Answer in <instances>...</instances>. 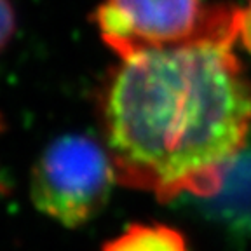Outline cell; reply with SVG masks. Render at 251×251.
<instances>
[{"label":"cell","instance_id":"cell-1","mask_svg":"<svg viewBox=\"0 0 251 251\" xmlns=\"http://www.w3.org/2000/svg\"><path fill=\"white\" fill-rule=\"evenodd\" d=\"M237 37L239 9L218 5L187 42L121 59L101 98L119 183L164 202L218 190L251 127V86L232 51Z\"/></svg>","mask_w":251,"mask_h":251},{"label":"cell","instance_id":"cell-7","mask_svg":"<svg viewBox=\"0 0 251 251\" xmlns=\"http://www.w3.org/2000/svg\"><path fill=\"white\" fill-rule=\"evenodd\" d=\"M239 39L244 49L251 54V0L244 9H239Z\"/></svg>","mask_w":251,"mask_h":251},{"label":"cell","instance_id":"cell-4","mask_svg":"<svg viewBox=\"0 0 251 251\" xmlns=\"http://www.w3.org/2000/svg\"><path fill=\"white\" fill-rule=\"evenodd\" d=\"M204 208L213 218L239 230H251V149H241L224 168L220 187L206 197Z\"/></svg>","mask_w":251,"mask_h":251},{"label":"cell","instance_id":"cell-3","mask_svg":"<svg viewBox=\"0 0 251 251\" xmlns=\"http://www.w3.org/2000/svg\"><path fill=\"white\" fill-rule=\"evenodd\" d=\"M209 7L201 0H105L96 11L101 39L122 58L187 42Z\"/></svg>","mask_w":251,"mask_h":251},{"label":"cell","instance_id":"cell-2","mask_svg":"<svg viewBox=\"0 0 251 251\" xmlns=\"http://www.w3.org/2000/svg\"><path fill=\"white\" fill-rule=\"evenodd\" d=\"M117 173L105 143L86 134H65L47 145L30 176V196L42 215L78 227L108 202Z\"/></svg>","mask_w":251,"mask_h":251},{"label":"cell","instance_id":"cell-5","mask_svg":"<svg viewBox=\"0 0 251 251\" xmlns=\"http://www.w3.org/2000/svg\"><path fill=\"white\" fill-rule=\"evenodd\" d=\"M100 251H188L183 234L162 224H133Z\"/></svg>","mask_w":251,"mask_h":251},{"label":"cell","instance_id":"cell-6","mask_svg":"<svg viewBox=\"0 0 251 251\" xmlns=\"http://www.w3.org/2000/svg\"><path fill=\"white\" fill-rule=\"evenodd\" d=\"M16 33V11L11 0H0V52L11 44Z\"/></svg>","mask_w":251,"mask_h":251}]
</instances>
